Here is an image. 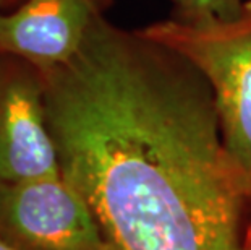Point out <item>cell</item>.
Instances as JSON below:
<instances>
[{"label":"cell","mask_w":251,"mask_h":250,"mask_svg":"<svg viewBox=\"0 0 251 250\" xmlns=\"http://www.w3.org/2000/svg\"><path fill=\"white\" fill-rule=\"evenodd\" d=\"M169 2H172V3H174V2H175V0H169Z\"/></svg>","instance_id":"obj_10"},{"label":"cell","mask_w":251,"mask_h":250,"mask_svg":"<svg viewBox=\"0 0 251 250\" xmlns=\"http://www.w3.org/2000/svg\"><path fill=\"white\" fill-rule=\"evenodd\" d=\"M247 0H175L172 20L188 26L232 21L242 15Z\"/></svg>","instance_id":"obj_6"},{"label":"cell","mask_w":251,"mask_h":250,"mask_svg":"<svg viewBox=\"0 0 251 250\" xmlns=\"http://www.w3.org/2000/svg\"><path fill=\"white\" fill-rule=\"evenodd\" d=\"M112 0H23L0 10V56L18 57L41 72L68 62Z\"/></svg>","instance_id":"obj_5"},{"label":"cell","mask_w":251,"mask_h":250,"mask_svg":"<svg viewBox=\"0 0 251 250\" xmlns=\"http://www.w3.org/2000/svg\"><path fill=\"white\" fill-rule=\"evenodd\" d=\"M42 75L60 172L105 250H248L250 189L188 58L102 15L76 54Z\"/></svg>","instance_id":"obj_1"},{"label":"cell","mask_w":251,"mask_h":250,"mask_svg":"<svg viewBox=\"0 0 251 250\" xmlns=\"http://www.w3.org/2000/svg\"><path fill=\"white\" fill-rule=\"evenodd\" d=\"M62 175L46 117L44 75L18 57L0 56V184Z\"/></svg>","instance_id":"obj_4"},{"label":"cell","mask_w":251,"mask_h":250,"mask_svg":"<svg viewBox=\"0 0 251 250\" xmlns=\"http://www.w3.org/2000/svg\"><path fill=\"white\" fill-rule=\"evenodd\" d=\"M23 0H0V10H12L17 7L18 3H21Z\"/></svg>","instance_id":"obj_7"},{"label":"cell","mask_w":251,"mask_h":250,"mask_svg":"<svg viewBox=\"0 0 251 250\" xmlns=\"http://www.w3.org/2000/svg\"><path fill=\"white\" fill-rule=\"evenodd\" d=\"M0 234L20 250H105L88 203L63 175L0 184Z\"/></svg>","instance_id":"obj_3"},{"label":"cell","mask_w":251,"mask_h":250,"mask_svg":"<svg viewBox=\"0 0 251 250\" xmlns=\"http://www.w3.org/2000/svg\"><path fill=\"white\" fill-rule=\"evenodd\" d=\"M247 247H248V250H251V234H248V242H247Z\"/></svg>","instance_id":"obj_9"},{"label":"cell","mask_w":251,"mask_h":250,"mask_svg":"<svg viewBox=\"0 0 251 250\" xmlns=\"http://www.w3.org/2000/svg\"><path fill=\"white\" fill-rule=\"evenodd\" d=\"M0 250H20L18 247H15L13 244H10L5 239H0Z\"/></svg>","instance_id":"obj_8"},{"label":"cell","mask_w":251,"mask_h":250,"mask_svg":"<svg viewBox=\"0 0 251 250\" xmlns=\"http://www.w3.org/2000/svg\"><path fill=\"white\" fill-rule=\"evenodd\" d=\"M141 31L180 52L209 82L224 146L251 194V0L232 21L188 26L169 18Z\"/></svg>","instance_id":"obj_2"}]
</instances>
